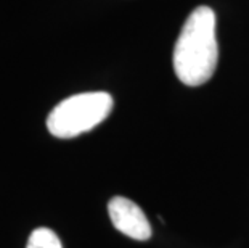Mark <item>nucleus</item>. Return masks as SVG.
I'll use <instances>...</instances> for the list:
<instances>
[{"label": "nucleus", "instance_id": "nucleus-4", "mask_svg": "<svg viewBox=\"0 0 249 248\" xmlns=\"http://www.w3.org/2000/svg\"><path fill=\"white\" fill-rule=\"evenodd\" d=\"M26 248H63L60 239L49 228H39L29 235Z\"/></svg>", "mask_w": 249, "mask_h": 248}, {"label": "nucleus", "instance_id": "nucleus-1", "mask_svg": "<svg viewBox=\"0 0 249 248\" xmlns=\"http://www.w3.org/2000/svg\"><path fill=\"white\" fill-rule=\"evenodd\" d=\"M217 60L215 15L209 7H198L185 21L174 47V70L185 86L196 87L213 77Z\"/></svg>", "mask_w": 249, "mask_h": 248}, {"label": "nucleus", "instance_id": "nucleus-2", "mask_svg": "<svg viewBox=\"0 0 249 248\" xmlns=\"http://www.w3.org/2000/svg\"><path fill=\"white\" fill-rule=\"evenodd\" d=\"M113 110L108 92H86L68 97L52 110L47 129L58 139H72L103 123Z\"/></svg>", "mask_w": 249, "mask_h": 248}, {"label": "nucleus", "instance_id": "nucleus-3", "mask_svg": "<svg viewBox=\"0 0 249 248\" xmlns=\"http://www.w3.org/2000/svg\"><path fill=\"white\" fill-rule=\"evenodd\" d=\"M111 223L121 234L134 240H148L151 237V226L145 213L137 203L125 197H114L108 203Z\"/></svg>", "mask_w": 249, "mask_h": 248}]
</instances>
